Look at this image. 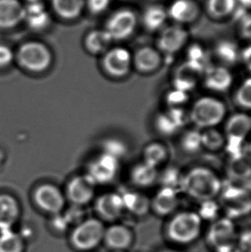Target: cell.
I'll list each match as a JSON object with an SVG mask.
<instances>
[{
	"label": "cell",
	"instance_id": "1",
	"mask_svg": "<svg viewBox=\"0 0 251 252\" xmlns=\"http://www.w3.org/2000/svg\"><path fill=\"white\" fill-rule=\"evenodd\" d=\"M182 189L196 201L214 200L222 190L220 178L214 171L205 167H195L183 177Z\"/></svg>",
	"mask_w": 251,
	"mask_h": 252
},
{
	"label": "cell",
	"instance_id": "2",
	"mask_svg": "<svg viewBox=\"0 0 251 252\" xmlns=\"http://www.w3.org/2000/svg\"><path fill=\"white\" fill-rule=\"evenodd\" d=\"M202 225L203 220L195 212H179L174 215L165 225V237L172 244L187 246L199 239L202 232Z\"/></svg>",
	"mask_w": 251,
	"mask_h": 252
},
{
	"label": "cell",
	"instance_id": "3",
	"mask_svg": "<svg viewBox=\"0 0 251 252\" xmlns=\"http://www.w3.org/2000/svg\"><path fill=\"white\" fill-rule=\"evenodd\" d=\"M226 108L219 99L203 96L193 103L188 117L197 128L206 129L217 126L224 120Z\"/></svg>",
	"mask_w": 251,
	"mask_h": 252
},
{
	"label": "cell",
	"instance_id": "4",
	"mask_svg": "<svg viewBox=\"0 0 251 252\" xmlns=\"http://www.w3.org/2000/svg\"><path fill=\"white\" fill-rule=\"evenodd\" d=\"M105 226L97 219L91 218L78 223L71 232V242L81 252L95 249L103 241Z\"/></svg>",
	"mask_w": 251,
	"mask_h": 252
},
{
	"label": "cell",
	"instance_id": "5",
	"mask_svg": "<svg viewBox=\"0 0 251 252\" xmlns=\"http://www.w3.org/2000/svg\"><path fill=\"white\" fill-rule=\"evenodd\" d=\"M220 207L232 220L245 217L251 213V194L241 186H228L221 190Z\"/></svg>",
	"mask_w": 251,
	"mask_h": 252
},
{
	"label": "cell",
	"instance_id": "6",
	"mask_svg": "<svg viewBox=\"0 0 251 252\" xmlns=\"http://www.w3.org/2000/svg\"><path fill=\"white\" fill-rule=\"evenodd\" d=\"M251 131V117L244 113L231 116L225 125V146L231 157L238 156L246 137Z\"/></svg>",
	"mask_w": 251,
	"mask_h": 252
},
{
	"label": "cell",
	"instance_id": "7",
	"mask_svg": "<svg viewBox=\"0 0 251 252\" xmlns=\"http://www.w3.org/2000/svg\"><path fill=\"white\" fill-rule=\"evenodd\" d=\"M17 60L28 71L41 72L50 66L53 57L51 52L44 44L37 41H30L19 48Z\"/></svg>",
	"mask_w": 251,
	"mask_h": 252
},
{
	"label": "cell",
	"instance_id": "8",
	"mask_svg": "<svg viewBox=\"0 0 251 252\" xmlns=\"http://www.w3.org/2000/svg\"><path fill=\"white\" fill-rule=\"evenodd\" d=\"M238 236L233 220L222 217L212 222L207 230V241L211 247L217 251L236 245Z\"/></svg>",
	"mask_w": 251,
	"mask_h": 252
},
{
	"label": "cell",
	"instance_id": "9",
	"mask_svg": "<svg viewBox=\"0 0 251 252\" xmlns=\"http://www.w3.org/2000/svg\"><path fill=\"white\" fill-rule=\"evenodd\" d=\"M34 202L41 210L59 215L64 207V197L62 191L52 184H42L34 190Z\"/></svg>",
	"mask_w": 251,
	"mask_h": 252
},
{
	"label": "cell",
	"instance_id": "10",
	"mask_svg": "<svg viewBox=\"0 0 251 252\" xmlns=\"http://www.w3.org/2000/svg\"><path fill=\"white\" fill-rule=\"evenodd\" d=\"M205 69L203 65L190 61L181 64L174 72V89L184 92L192 91L203 77Z\"/></svg>",
	"mask_w": 251,
	"mask_h": 252
},
{
	"label": "cell",
	"instance_id": "11",
	"mask_svg": "<svg viewBox=\"0 0 251 252\" xmlns=\"http://www.w3.org/2000/svg\"><path fill=\"white\" fill-rule=\"evenodd\" d=\"M136 24L135 15L131 10H119L109 18L105 31L112 40H123L133 33Z\"/></svg>",
	"mask_w": 251,
	"mask_h": 252
},
{
	"label": "cell",
	"instance_id": "12",
	"mask_svg": "<svg viewBox=\"0 0 251 252\" xmlns=\"http://www.w3.org/2000/svg\"><path fill=\"white\" fill-rule=\"evenodd\" d=\"M119 170V159L103 154L89 166L88 177L95 184H108L116 177Z\"/></svg>",
	"mask_w": 251,
	"mask_h": 252
},
{
	"label": "cell",
	"instance_id": "13",
	"mask_svg": "<svg viewBox=\"0 0 251 252\" xmlns=\"http://www.w3.org/2000/svg\"><path fill=\"white\" fill-rule=\"evenodd\" d=\"M132 65V55L124 48H113L103 59V67L109 75L123 78L128 74Z\"/></svg>",
	"mask_w": 251,
	"mask_h": 252
},
{
	"label": "cell",
	"instance_id": "14",
	"mask_svg": "<svg viewBox=\"0 0 251 252\" xmlns=\"http://www.w3.org/2000/svg\"><path fill=\"white\" fill-rule=\"evenodd\" d=\"M187 120H189L188 114H186L184 109L170 108L169 110L157 116L155 126L158 133L170 136L183 127L187 123Z\"/></svg>",
	"mask_w": 251,
	"mask_h": 252
},
{
	"label": "cell",
	"instance_id": "15",
	"mask_svg": "<svg viewBox=\"0 0 251 252\" xmlns=\"http://www.w3.org/2000/svg\"><path fill=\"white\" fill-rule=\"evenodd\" d=\"M187 40V31L180 25H172L163 29L161 32L157 47L160 51L166 55H174L184 48Z\"/></svg>",
	"mask_w": 251,
	"mask_h": 252
},
{
	"label": "cell",
	"instance_id": "16",
	"mask_svg": "<svg viewBox=\"0 0 251 252\" xmlns=\"http://www.w3.org/2000/svg\"><path fill=\"white\" fill-rule=\"evenodd\" d=\"M95 187V183L88 175L74 177L67 185L68 198L77 206L87 204L94 197Z\"/></svg>",
	"mask_w": 251,
	"mask_h": 252
},
{
	"label": "cell",
	"instance_id": "17",
	"mask_svg": "<svg viewBox=\"0 0 251 252\" xmlns=\"http://www.w3.org/2000/svg\"><path fill=\"white\" fill-rule=\"evenodd\" d=\"M204 84L207 89L214 92H223L231 87L233 77L224 65H213L205 69Z\"/></svg>",
	"mask_w": 251,
	"mask_h": 252
},
{
	"label": "cell",
	"instance_id": "18",
	"mask_svg": "<svg viewBox=\"0 0 251 252\" xmlns=\"http://www.w3.org/2000/svg\"><path fill=\"white\" fill-rule=\"evenodd\" d=\"M103 241L110 249L123 252L132 246L133 233L127 226L116 224L105 229Z\"/></svg>",
	"mask_w": 251,
	"mask_h": 252
},
{
	"label": "cell",
	"instance_id": "19",
	"mask_svg": "<svg viewBox=\"0 0 251 252\" xmlns=\"http://www.w3.org/2000/svg\"><path fill=\"white\" fill-rule=\"evenodd\" d=\"M178 205V193L169 188H161L151 201V208L161 217L172 215L177 210Z\"/></svg>",
	"mask_w": 251,
	"mask_h": 252
},
{
	"label": "cell",
	"instance_id": "20",
	"mask_svg": "<svg viewBox=\"0 0 251 252\" xmlns=\"http://www.w3.org/2000/svg\"><path fill=\"white\" fill-rule=\"evenodd\" d=\"M26 9L17 0H0V28L10 29L25 19Z\"/></svg>",
	"mask_w": 251,
	"mask_h": 252
},
{
	"label": "cell",
	"instance_id": "21",
	"mask_svg": "<svg viewBox=\"0 0 251 252\" xmlns=\"http://www.w3.org/2000/svg\"><path fill=\"white\" fill-rule=\"evenodd\" d=\"M20 213V206L16 198L10 194H0V231L13 229Z\"/></svg>",
	"mask_w": 251,
	"mask_h": 252
},
{
	"label": "cell",
	"instance_id": "22",
	"mask_svg": "<svg viewBox=\"0 0 251 252\" xmlns=\"http://www.w3.org/2000/svg\"><path fill=\"white\" fill-rule=\"evenodd\" d=\"M95 208L102 218L109 220H116L125 209L123 195L115 193L103 194L98 198Z\"/></svg>",
	"mask_w": 251,
	"mask_h": 252
},
{
	"label": "cell",
	"instance_id": "23",
	"mask_svg": "<svg viewBox=\"0 0 251 252\" xmlns=\"http://www.w3.org/2000/svg\"><path fill=\"white\" fill-rule=\"evenodd\" d=\"M199 8L193 0H176L171 3L168 14L178 24H189L199 16Z\"/></svg>",
	"mask_w": 251,
	"mask_h": 252
},
{
	"label": "cell",
	"instance_id": "24",
	"mask_svg": "<svg viewBox=\"0 0 251 252\" xmlns=\"http://www.w3.org/2000/svg\"><path fill=\"white\" fill-rule=\"evenodd\" d=\"M136 68L139 72L149 73L156 71L161 64V56L158 51L150 47L139 49L133 58Z\"/></svg>",
	"mask_w": 251,
	"mask_h": 252
},
{
	"label": "cell",
	"instance_id": "25",
	"mask_svg": "<svg viewBox=\"0 0 251 252\" xmlns=\"http://www.w3.org/2000/svg\"><path fill=\"white\" fill-rule=\"evenodd\" d=\"M227 174L231 180L244 182L251 175V160L245 154L231 157L227 165Z\"/></svg>",
	"mask_w": 251,
	"mask_h": 252
},
{
	"label": "cell",
	"instance_id": "26",
	"mask_svg": "<svg viewBox=\"0 0 251 252\" xmlns=\"http://www.w3.org/2000/svg\"><path fill=\"white\" fill-rule=\"evenodd\" d=\"M131 177L133 184L137 186L149 187L155 183L157 177V167L143 162L132 169Z\"/></svg>",
	"mask_w": 251,
	"mask_h": 252
},
{
	"label": "cell",
	"instance_id": "27",
	"mask_svg": "<svg viewBox=\"0 0 251 252\" xmlns=\"http://www.w3.org/2000/svg\"><path fill=\"white\" fill-rule=\"evenodd\" d=\"M123 198L125 209L134 215L142 216L147 214L151 208V201L144 194L129 192L123 194Z\"/></svg>",
	"mask_w": 251,
	"mask_h": 252
},
{
	"label": "cell",
	"instance_id": "28",
	"mask_svg": "<svg viewBox=\"0 0 251 252\" xmlns=\"http://www.w3.org/2000/svg\"><path fill=\"white\" fill-rule=\"evenodd\" d=\"M23 236L13 229L0 231V252H24Z\"/></svg>",
	"mask_w": 251,
	"mask_h": 252
},
{
	"label": "cell",
	"instance_id": "29",
	"mask_svg": "<svg viewBox=\"0 0 251 252\" xmlns=\"http://www.w3.org/2000/svg\"><path fill=\"white\" fill-rule=\"evenodd\" d=\"M84 0H53V5L60 17L64 19H74L81 14Z\"/></svg>",
	"mask_w": 251,
	"mask_h": 252
},
{
	"label": "cell",
	"instance_id": "30",
	"mask_svg": "<svg viewBox=\"0 0 251 252\" xmlns=\"http://www.w3.org/2000/svg\"><path fill=\"white\" fill-rule=\"evenodd\" d=\"M112 41V38L105 30L94 31L87 35L85 39V46L92 54H100L109 48Z\"/></svg>",
	"mask_w": 251,
	"mask_h": 252
},
{
	"label": "cell",
	"instance_id": "31",
	"mask_svg": "<svg viewBox=\"0 0 251 252\" xmlns=\"http://www.w3.org/2000/svg\"><path fill=\"white\" fill-rule=\"evenodd\" d=\"M166 10L162 6L153 5L146 9L143 22L147 30L151 31H156L163 27L167 18Z\"/></svg>",
	"mask_w": 251,
	"mask_h": 252
},
{
	"label": "cell",
	"instance_id": "32",
	"mask_svg": "<svg viewBox=\"0 0 251 252\" xmlns=\"http://www.w3.org/2000/svg\"><path fill=\"white\" fill-rule=\"evenodd\" d=\"M216 55L222 65H233L238 61L239 53L237 45L230 41H220L216 47Z\"/></svg>",
	"mask_w": 251,
	"mask_h": 252
},
{
	"label": "cell",
	"instance_id": "33",
	"mask_svg": "<svg viewBox=\"0 0 251 252\" xmlns=\"http://www.w3.org/2000/svg\"><path fill=\"white\" fill-rule=\"evenodd\" d=\"M25 19H27L30 25L34 30L44 29L49 21L48 14L45 12L42 6L38 3H32L31 7L26 9Z\"/></svg>",
	"mask_w": 251,
	"mask_h": 252
},
{
	"label": "cell",
	"instance_id": "34",
	"mask_svg": "<svg viewBox=\"0 0 251 252\" xmlns=\"http://www.w3.org/2000/svg\"><path fill=\"white\" fill-rule=\"evenodd\" d=\"M166 157V147L162 144H150L144 151V162L154 167L163 163Z\"/></svg>",
	"mask_w": 251,
	"mask_h": 252
},
{
	"label": "cell",
	"instance_id": "35",
	"mask_svg": "<svg viewBox=\"0 0 251 252\" xmlns=\"http://www.w3.org/2000/svg\"><path fill=\"white\" fill-rule=\"evenodd\" d=\"M201 142L202 147H206L208 150L216 151L224 146L225 138L217 129L210 127L201 132Z\"/></svg>",
	"mask_w": 251,
	"mask_h": 252
},
{
	"label": "cell",
	"instance_id": "36",
	"mask_svg": "<svg viewBox=\"0 0 251 252\" xmlns=\"http://www.w3.org/2000/svg\"><path fill=\"white\" fill-rule=\"evenodd\" d=\"M208 10L214 17H224L233 12L236 0H208Z\"/></svg>",
	"mask_w": 251,
	"mask_h": 252
},
{
	"label": "cell",
	"instance_id": "37",
	"mask_svg": "<svg viewBox=\"0 0 251 252\" xmlns=\"http://www.w3.org/2000/svg\"><path fill=\"white\" fill-rule=\"evenodd\" d=\"M181 145L184 152L188 154H196L201 149V132L199 130H189L184 133Z\"/></svg>",
	"mask_w": 251,
	"mask_h": 252
},
{
	"label": "cell",
	"instance_id": "38",
	"mask_svg": "<svg viewBox=\"0 0 251 252\" xmlns=\"http://www.w3.org/2000/svg\"><path fill=\"white\" fill-rule=\"evenodd\" d=\"M183 177L184 176H182L176 168H169L162 174L161 183L163 187L169 188L179 193V191H183Z\"/></svg>",
	"mask_w": 251,
	"mask_h": 252
},
{
	"label": "cell",
	"instance_id": "39",
	"mask_svg": "<svg viewBox=\"0 0 251 252\" xmlns=\"http://www.w3.org/2000/svg\"><path fill=\"white\" fill-rule=\"evenodd\" d=\"M238 105L246 109H251V77L239 86L235 95Z\"/></svg>",
	"mask_w": 251,
	"mask_h": 252
},
{
	"label": "cell",
	"instance_id": "40",
	"mask_svg": "<svg viewBox=\"0 0 251 252\" xmlns=\"http://www.w3.org/2000/svg\"><path fill=\"white\" fill-rule=\"evenodd\" d=\"M219 211H220V206L214 200H209V201H201L200 210L197 214L200 215L202 220H212L213 222L215 220H217Z\"/></svg>",
	"mask_w": 251,
	"mask_h": 252
},
{
	"label": "cell",
	"instance_id": "41",
	"mask_svg": "<svg viewBox=\"0 0 251 252\" xmlns=\"http://www.w3.org/2000/svg\"><path fill=\"white\" fill-rule=\"evenodd\" d=\"M104 154L119 159L126 153V147L123 141L118 140H109L104 143Z\"/></svg>",
	"mask_w": 251,
	"mask_h": 252
},
{
	"label": "cell",
	"instance_id": "42",
	"mask_svg": "<svg viewBox=\"0 0 251 252\" xmlns=\"http://www.w3.org/2000/svg\"><path fill=\"white\" fill-rule=\"evenodd\" d=\"M188 101V92H182L177 89L169 92L166 95L167 104L170 108H182Z\"/></svg>",
	"mask_w": 251,
	"mask_h": 252
},
{
	"label": "cell",
	"instance_id": "43",
	"mask_svg": "<svg viewBox=\"0 0 251 252\" xmlns=\"http://www.w3.org/2000/svg\"><path fill=\"white\" fill-rule=\"evenodd\" d=\"M238 249L241 252H251V230H247L238 236Z\"/></svg>",
	"mask_w": 251,
	"mask_h": 252
},
{
	"label": "cell",
	"instance_id": "44",
	"mask_svg": "<svg viewBox=\"0 0 251 252\" xmlns=\"http://www.w3.org/2000/svg\"><path fill=\"white\" fill-rule=\"evenodd\" d=\"M13 53L8 46L0 44V68L6 67L13 61Z\"/></svg>",
	"mask_w": 251,
	"mask_h": 252
},
{
	"label": "cell",
	"instance_id": "45",
	"mask_svg": "<svg viewBox=\"0 0 251 252\" xmlns=\"http://www.w3.org/2000/svg\"><path fill=\"white\" fill-rule=\"evenodd\" d=\"M188 61L196 62V63H199V64L204 66L203 60L204 57H205V54H204L203 49L200 48V46H197V45L192 46L188 50Z\"/></svg>",
	"mask_w": 251,
	"mask_h": 252
},
{
	"label": "cell",
	"instance_id": "46",
	"mask_svg": "<svg viewBox=\"0 0 251 252\" xmlns=\"http://www.w3.org/2000/svg\"><path fill=\"white\" fill-rule=\"evenodd\" d=\"M109 0H88V6L93 13H101L108 8Z\"/></svg>",
	"mask_w": 251,
	"mask_h": 252
},
{
	"label": "cell",
	"instance_id": "47",
	"mask_svg": "<svg viewBox=\"0 0 251 252\" xmlns=\"http://www.w3.org/2000/svg\"><path fill=\"white\" fill-rule=\"evenodd\" d=\"M240 30L243 37L251 40V16L245 17L242 20Z\"/></svg>",
	"mask_w": 251,
	"mask_h": 252
},
{
	"label": "cell",
	"instance_id": "48",
	"mask_svg": "<svg viewBox=\"0 0 251 252\" xmlns=\"http://www.w3.org/2000/svg\"><path fill=\"white\" fill-rule=\"evenodd\" d=\"M240 56H241L242 61L244 62L245 66L251 72V45L246 47L242 51Z\"/></svg>",
	"mask_w": 251,
	"mask_h": 252
},
{
	"label": "cell",
	"instance_id": "49",
	"mask_svg": "<svg viewBox=\"0 0 251 252\" xmlns=\"http://www.w3.org/2000/svg\"><path fill=\"white\" fill-rule=\"evenodd\" d=\"M216 252H241L240 250L238 249V245H233V246H227L222 249L217 250L215 251Z\"/></svg>",
	"mask_w": 251,
	"mask_h": 252
},
{
	"label": "cell",
	"instance_id": "50",
	"mask_svg": "<svg viewBox=\"0 0 251 252\" xmlns=\"http://www.w3.org/2000/svg\"><path fill=\"white\" fill-rule=\"evenodd\" d=\"M242 183H243V186H241V187L244 188L245 190L248 191L251 194V175L247 179H245Z\"/></svg>",
	"mask_w": 251,
	"mask_h": 252
},
{
	"label": "cell",
	"instance_id": "51",
	"mask_svg": "<svg viewBox=\"0 0 251 252\" xmlns=\"http://www.w3.org/2000/svg\"><path fill=\"white\" fill-rule=\"evenodd\" d=\"M241 2L245 6L251 8V0H241Z\"/></svg>",
	"mask_w": 251,
	"mask_h": 252
},
{
	"label": "cell",
	"instance_id": "52",
	"mask_svg": "<svg viewBox=\"0 0 251 252\" xmlns=\"http://www.w3.org/2000/svg\"><path fill=\"white\" fill-rule=\"evenodd\" d=\"M249 154H250V156H251V144H250V147H249Z\"/></svg>",
	"mask_w": 251,
	"mask_h": 252
},
{
	"label": "cell",
	"instance_id": "53",
	"mask_svg": "<svg viewBox=\"0 0 251 252\" xmlns=\"http://www.w3.org/2000/svg\"><path fill=\"white\" fill-rule=\"evenodd\" d=\"M170 252V251H163V252Z\"/></svg>",
	"mask_w": 251,
	"mask_h": 252
}]
</instances>
